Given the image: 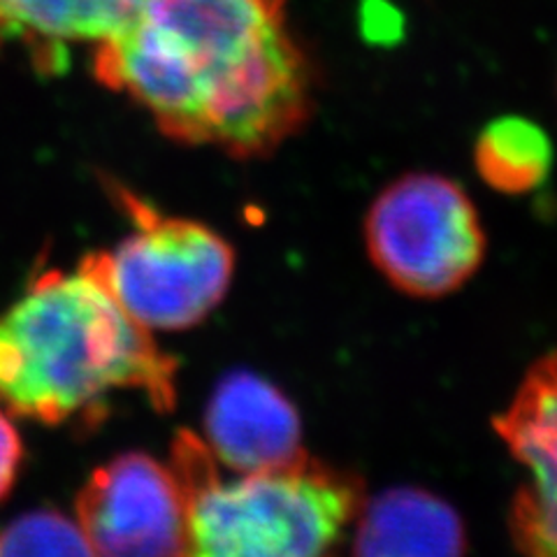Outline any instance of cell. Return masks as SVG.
I'll return each mask as SVG.
<instances>
[{"instance_id":"cell-10","label":"cell","mask_w":557,"mask_h":557,"mask_svg":"<svg viewBox=\"0 0 557 557\" xmlns=\"http://www.w3.org/2000/svg\"><path fill=\"white\" fill-rule=\"evenodd\" d=\"M356 555H460L462 518L442 497L418 487H393L356 516Z\"/></svg>"},{"instance_id":"cell-12","label":"cell","mask_w":557,"mask_h":557,"mask_svg":"<svg viewBox=\"0 0 557 557\" xmlns=\"http://www.w3.org/2000/svg\"><path fill=\"white\" fill-rule=\"evenodd\" d=\"M0 555H94L77 520L40 509L24 513L0 534Z\"/></svg>"},{"instance_id":"cell-4","label":"cell","mask_w":557,"mask_h":557,"mask_svg":"<svg viewBox=\"0 0 557 557\" xmlns=\"http://www.w3.org/2000/svg\"><path fill=\"white\" fill-rule=\"evenodd\" d=\"M135 231L110 251L82 258L135 321L149 330H186L225 298L235 251L205 223L168 216L119 188Z\"/></svg>"},{"instance_id":"cell-11","label":"cell","mask_w":557,"mask_h":557,"mask_svg":"<svg viewBox=\"0 0 557 557\" xmlns=\"http://www.w3.org/2000/svg\"><path fill=\"white\" fill-rule=\"evenodd\" d=\"M474 163L479 177L499 194H530L548 177L553 145L546 131L532 121L499 116L481 131Z\"/></svg>"},{"instance_id":"cell-5","label":"cell","mask_w":557,"mask_h":557,"mask_svg":"<svg viewBox=\"0 0 557 557\" xmlns=\"http://www.w3.org/2000/svg\"><path fill=\"white\" fill-rule=\"evenodd\" d=\"M374 268L413 298H442L481 268L485 235L476 207L442 174H405L383 188L364 219Z\"/></svg>"},{"instance_id":"cell-7","label":"cell","mask_w":557,"mask_h":557,"mask_svg":"<svg viewBox=\"0 0 557 557\" xmlns=\"http://www.w3.org/2000/svg\"><path fill=\"white\" fill-rule=\"evenodd\" d=\"M495 430L530 474L509 511L513 544L530 555H557V351L534 364Z\"/></svg>"},{"instance_id":"cell-2","label":"cell","mask_w":557,"mask_h":557,"mask_svg":"<svg viewBox=\"0 0 557 557\" xmlns=\"http://www.w3.org/2000/svg\"><path fill=\"white\" fill-rule=\"evenodd\" d=\"M100 278L49 270L0 313V403L45 425L94 413L112 391L177 403V362Z\"/></svg>"},{"instance_id":"cell-6","label":"cell","mask_w":557,"mask_h":557,"mask_svg":"<svg viewBox=\"0 0 557 557\" xmlns=\"http://www.w3.org/2000/svg\"><path fill=\"white\" fill-rule=\"evenodd\" d=\"M77 522L96 555H186L188 520L172 467L121 453L77 495Z\"/></svg>"},{"instance_id":"cell-9","label":"cell","mask_w":557,"mask_h":557,"mask_svg":"<svg viewBox=\"0 0 557 557\" xmlns=\"http://www.w3.org/2000/svg\"><path fill=\"white\" fill-rule=\"evenodd\" d=\"M145 0H0V49L20 47L40 70H59L70 45L114 38Z\"/></svg>"},{"instance_id":"cell-1","label":"cell","mask_w":557,"mask_h":557,"mask_svg":"<svg viewBox=\"0 0 557 557\" xmlns=\"http://www.w3.org/2000/svg\"><path fill=\"white\" fill-rule=\"evenodd\" d=\"M94 75L168 137L263 159L311 114L313 79L286 0H145L94 51Z\"/></svg>"},{"instance_id":"cell-8","label":"cell","mask_w":557,"mask_h":557,"mask_svg":"<svg viewBox=\"0 0 557 557\" xmlns=\"http://www.w3.org/2000/svg\"><path fill=\"white\" fill-rule=\"evenodd\" d=\"M207 446L237 474L268 472L307 458L302 423L290 399L263 376L231 372L205 411Z\"/></svg>"},{"instance_id":"cell-3","label":"cell","mask_w":557,"mask_h":557,"mask_svg":"<svg viewBox=\"0 0 557 557\" xmlns=\"http://www.w3.org/2000/svg\"><path fill=\"white\" fill-rule=\"evenodd\" d=\"M188 520V555L311 557L330 553L362 507V485L309 456L288 467L223 479L196 432L172 442Z\"/></svg>"},{"instance_id":"cell-13","label":"cell","mask_w":557,"mask_h":557,"mask_svg":"<svg viewBox=\"0 0 557 557\" xmlns=\"http://www.w3.org/2000/svg\"><path fill=\"white\" fill-rule=\"evenodd\" d=\"M24 444L20 432L12 425L8 413L0 409V502L8 497L22 467Z\"/></svg>"}]
</instances>
